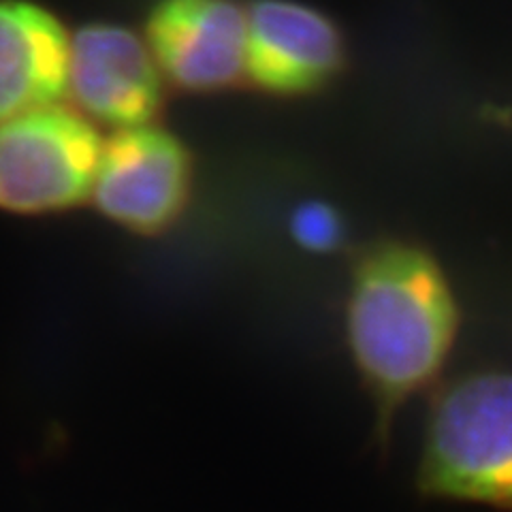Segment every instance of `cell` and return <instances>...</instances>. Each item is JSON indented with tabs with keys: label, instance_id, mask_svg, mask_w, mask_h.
Listing matches in <instances>:
<instances>
[{
	"label": "cell",
	"instance_id": "obj_7",
	"mask_svg": "<svg viewBox=\"0 0 512 512\" xmlns=\"http://www.w3.org/2000/svg\"><path fill=\"white\" fill-rule=\"evenodd\" d=\"M248 11L246 79L271 96H306L344 67V35L329 15L297 0H254Z\"/></svg>",
	"mask_w": 512,
	"mask_h": 512
},
{
	"label": "cell",
	"instance_id": "obj_5",
	"mask_svg": "<svg viewBox=\"0 0 512 512\" xmlns=\"http://www.w3.org/2000/svg\"><path fill=\"white\" fill-rule=\"evenodd\" d=\"M146 41L178 90L214 94L246 79L248 11L237 0H158Z\"/></svg>",
	"mask_w": 512,
	"mask_h": 512
},
{
	"label": "cell",
	"instance_id": "obj_9",
	"mask_svg": "<svg viewBox=\"0 0 512 512\" xmlns=\"http://www.w3.org/2000/svg\"><path fill=\"white\" fill-rule=\"evenodd\" d=\"M291 233L303 250L312 254H329L344 239V224L331 205L303 203L293 214Z\"/></svg>",
	"mask_w": 512,
	"mask_h": 512
},
{
	"label": "cell",
	"instance_id": "obj_3",
	"mask_svg": "<svg viewBox=\"0 0 512 512\" xmlns=\"http://www.w3.org/2000/svg\"><path fill=\"white\" fill-rule=\"evenodd\" d=\"M103 139L67 105H45L0 122V210L41 216L92 195Z\"/></svg>",
	"mask_w": 512,
	"mask_h": 512
},
{
	"label": "cell",
	"instance_id": "obj_1",
	"mask_svg": "<svg viewBox=\"0 0 512 512\" xmlns=\"http://www.w3.org/2000/svg\"><path fill=\"white\" fill-rule=\"evenodd\" d=\"M459 329V299L434 252L402 237L363 248L350 269L344 331L380 431L440 378Z\"/></svg>",
	"mask_w": 512,
	"mask_h": 512
},
{
	"label": "cell",
	"instance_id": "obj_8",
	"mask_svg": "<svg viewBox=\"0 0 512 512\" xmlns=\"http://www.w3.org/2000/svg\"><path fill=\"white\" fill-rule=\"evenodd\" d=\"M71 35L30 0H0V122L60 103L69 90Z\"/></svg>",
	"mask_w": 512,
	"mask_h": 512
},
{
	"label": "cell",
	"instance_id": "obj_4",
	"mask_svg": "<svg viewBox=\"0 0 512 512\" xmlns=\"http://www.w3.org/2000/svg\"><path fill=\"white\" fill-rule=\"evenodd\" d=\"M195 165L180 137L163 126L118 128L103 141L92 197L99 212L137 235H160L182 218Z\"/></svg>",
	"mask_w": 512,
	"mask_h": 512
},
{
	"label": "cell",
	"instance_id": "obj_6",
	"mask_svg": "<svg viewBox=\"0 0 512 512\" xmlns=\"http://www.w3.org/2000/svg\"><path fill=\"white\" fill-rule=\"evenodd\" d=\"M165 77L146 37L92 22L71 37L69 90L88 120L118 128L152 124L163 107Z\"/></svg>",
	"mask_w": 512,
	"mask_h": 512
},
{
	"label": "cell",
	"instance_id": "obj_2",
	"mask_svg": "<svg viewBox=\"0 0 512 512\" xmlns=\"http://www.w3.org/2000/svg\"><path fill=\"white\" fill-rule=\"evenodd\" d=\"M416 487L425 498L512 512V372H474L434 399Z\"/></svg>",
	"mask_w": 512,
	"mask_h": 512
}]
</instances>
